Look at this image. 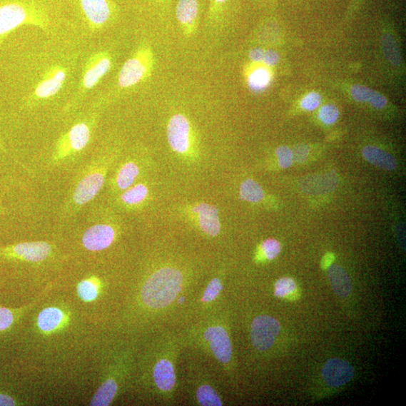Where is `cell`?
<instances>
[{"label": "cell", "instance_id": "1", "mask_svg": "<svg viewBox=\"0 0 406 406\" xmlns=\"http://www.w3.org/2000/svg\"><path fill=\"white\" fill-rule=\"evenodd\" d=\"M201 283L199 270L191 265L163 262L146 274L138 287V313L153 327H160V330L167 321L177 318L186 324Z\"/></svg>", "mask_w": 406, "mask_h": 406}, {"label": "cell", "instance_id": "2", "mask_svg": "<svg viewBox=\"0 0 406 406\" xmlns=\"http://www.w3.org/2000/svg\"><path fill=\"white\" fill-rule=\"evenodd\" d=\"M184 347L181 332L166 328L161 330L145 355L143 381L160 403L174 402L178 387V360Z\"/></svg>", "mask_w": 406, "mask_h": 406}, {"label": "cell", "instance_id": "3", "mask_svg": "<svg viewBox=\"0 0 406 406\" xmlns=\"http://www.w3.org/2000/svg\"><path fill=\"white\" fill-rule=\"evenodd\" d=\"M186 325L185 330L181 332L185 347L211 357L222 372H230L233 367V346L229 318L223 304Z\"/></svg>", "mask_w": 406, "mask_h": 406}, {"label": "cell", "instance_id": "4", "mask_svg": "<svg viewBox=\"0 0 406 406\" xmlns=\"http://www.w3.org/2000/svg\"><path fill=\"white\" fill-rule=\"evenodd\" d=\"M115 158L113 153H102L82 168L67 196L63 209L65 215L76 214L95 199L104 186L106 176Z\"/></svg>", "mask_w": 406, "mask_h": 406}, {"label": "cell", "instance_id": "5", "mask_svg": "<svg viewBox=\"0 0 406 406\" xmlns=\"http://www.w3.org/2000/svg\"><path fill=\"white\" fill-rule=\"evenodd\" d=\"M23 25L46 29L49 19L36 6L23 0H9L0 5V45L9 34Z\"/></svg>", "mask_w": 406, "mask_h": 406}, {"label": "cell", "instance_id": "6", "mask_svg": "<svg viewBox=\"0 0 406 406\" xmlns=\"http://www.w3.org/2000/svg\"><path fill=\"white\" fill-rule=\"evenodd\" d=\"M187 381L191 402L198 406H223V400L215 382L195 360L187 366Z\"/></svg>", "mask_w": 406, "mask_h": 406}, {"label": "cell", "instance_id": "7", "mask_svg": "<svg viewBox=\"0 0 406 406\" xmlns=\"http://www.w3.org/2000/svg\"><path fill=\"white\" fill-rule=\"evenodd\" d=\"M93 125V119L83 120L61 136L54 147L51 163H62L85 150L91 142Z\"/></svg>", "mask_w": 406, "mask_h": 406}, {"label": "cell", "instance_id": "8", "mask_svg": "<svg viewBox=\"0 0 406 406\" xmlns=\"http://www.w3.org/2000/svg\"><path fill=\"white\" fill-rule=\"evenodd\" d=\"M220 270L207 279L191 302L187 321L203 316L223 304V294L225 290V278ZM186 323V324H187Z\"/></svg>", "mask_w": 406, "mask_h": 406}, {"label": "cell", "instance_id": "9", "mask_svg": "<svg viewBox=\"0 0 406 406\" xmlns=\"http://www.w3.org/2000/svg\"><path fill=\"white\" fill-rule=\"evenodd\" d=\"M153 65V55L150 47H140L122 66L118 75L119 87L129 88L138 85L151 75Z\"/></svg>", "mask_w": 406, "mask_h": 406}, {"label": "cell", "instance_id": "10", "mask_svg": "<svg viewBox=\"0 0 406 406\" xmlns=\"http://www.w3.org/2000/svg\"><path fill=\"white\" fill-rule=\"evenodd\" d=\"M53 246L47 242H26L0 247V261L31 263L44 262L53 255Z\"/></svg>", "mask_w": 406, "mask_h": 406}, {"label": "cell", "instance_id": "11", "mask_svg": "<svg viewBox=\"0 0 406 406\" xmlns=\"http://www.w3.org/2000/svg\"><path fill=\"white\" fill-rule=\"evenodd\" d=\"M280 331L281 325L275 318L268 315L255 317L250 328L252 346L258 352L268 351L275 344Z\"/></svg>", "mask_w": 406, "mask_h": 406}, {"label": "cell", "instance_id": "12", "mask_svg": "<svg viewBox=\"0 0 406 406\" xmlns=\"http://www.w3.org/2000/svg\"><path fill=\"white\" fill-rule=\"evenodd\" d=\"M79 5L90 29L97 31L103 29L117 13L113 0H78Z\"/></svg>", "mask_w": 406, "mask_h": 406}, {"label": "cell", "instance_id": "13", "mask_svg": "<svg viewBox=\"0 0 406 406\" xmlns=\"http://www.w3.org/2000/svg\"><path fill=\"white\" fill-rule=\"evenodd\" d=\"M118 236L116 225L108 222H98L83 232L81 243L89 251H101L113 245Z\"/></svg>", "mask_w": 406, "mask_h": 406}, {"label": "cell", "instance_id": "14", "mask_svg": "<svg viewBox=\"0 0 406 406\" xmlns=\"http://www.w3.org/2000/svg\"><path fill=\"white\" fill-rule=\"evenodd\" d=\"M167 139L170 146L179 155H186L191 150L193 143L191 124L188 118L176 114L167 125Z\"/></svg>", "mask_w": 406, "mask_h": 406}, {"label": "cell", "instance_id": "15", "mask_svg": "<svg viewBox=\"0 0 406 406\" xmlns=\"http://www.w3.org/2000/svg\"><path fill=\"white\" fill-rule=\"evenodd\" d=\"M111 65V57L108 52L101 51L92 55L83 70L81 91L86 92L94 88L108 73Z\"/></svg>", "mask_w": 406, "mask_h": 406}, {"label": "cell", "instance_id": "16", "mask_svg": "<svg viewBox=\"0 0 406 406\" xmlns=\"http://www.w3.org/2000/svg\"><path fill=\"white\" fill-rule=\"evenodd\" d=\"M201 13V0H176L174 16L186 34H191L197 29Z\"/></svg>", "mask_w": 406, "mask_h": 406}, {"label": "cell", "instance_id": "17", "mask_svg": "<svg viewBox=\"0 0 406 406\" xmlns=\"http://www.w3.org/2000/svg\"><path fill=\"white\" fill-rule=\"evenodd\" d=\"M66 76L65 68L52 67L37 83L34 92V99L47 100L57 94L62 88Z\"/></svg>", "mask_w": 406, "mask_h": 406}, {"label": "cell", "instance_id": "18", "mask_svg": "<svg viewBox=\"0 0 406 406\" xmlns=\"http://www.w3.org/2000/svg\"><path fill=\"white\" fill-rule=\"evenodd\" d=\"M191 212L198 220L202 233L210 238L217 237L221 230V223L218 208L211 204L203 203L194 205Z\"/></svg>", "mask_w": 406, "mask_h": 406}, {"label": "cell", "instance_id": "19", "mask_svg": "<svg viewBox=\"0 0 406 406\" xmlns=\"http://www.w3.org/2000/svg\"><path fill=\"white\" fill-rule=\"evenodd\" d=\"M322 375L328 385L338 387L351 381L355 375V370L347 361L340 358H332L325 364Z\"/></svg>", "mask_w": 406, "mask_h": 406}, {"label": "cell", "instance_id": "20", "mask_svg": "<svg viewBox=\"0 0 406 406\" xmlns=\"http://www.w3.org/2000/svg\"><path fill=\"white\" fill-rule=\"evenodd\" d=\"M141 173V166L134 159L122 163L111 181V190L121 193L136 183Z\"/></svg>", "mask_w": 406, "mask_h": 406}, {"label": "cell", "instance_id": "21", "mask_svg": "<svg viewBox=\"0 0 406 406\" xmlns=\"http://www.w3.org/2000/svg\"><path fill=\"white\" fill-rule=\"evenodd\" d=\"M328 275L331 286L338 296L346 298L351 294L352 290L351 278L340 265H330Z\"/></svg>", "mask_w": 406, "mask_h": 406}, {"label": "cell", "instance_id": "22", "mask_svg": "<svg viewBox=\"0 0 406 406\" xmlns=\"http://www.w3.org/2000/svg\"><path fill=\"white\" fill-rule=\"evenodd\" d=\"M362 153L364 159L381 169L392 171L397 168L395 158L380 148L368 146L362 149Z\"/></svg>", "mask_w": 406, "mask_h": 406}, {"label": "cell", "instance_id": "23", "mask_svg": "<svg viewBox=\"0 0 406 406\" xmlns=\"http://www.w3.org/2000/svg\"><path fill=\"white\" fill-rule=\"evenodd\" d=\"M148 196V186L144 183H137L121 192L119 199L125 208H136L144 203Z\"/></svg>", "mask_w": 406, "mask_h": 406}, {"label": "cell", "instance_id": "24", "mask_svg": "<svg viewBox=\"0 0 406 406\" xmlns=\"http://www.w3.org/2000/svg\"><path fill=\"white\" fill-rule=\"evenodd\" d=\"M64 318V313L59 308H46L38 316V327L41 331L51 333L63 324Z\"/></svg>", "mask_w": 406, "mask_h": 406}, {"label": "cell", "instance_id": "25", "mask_svg": "<svg viewBox=\"0 0 406 406\" xmlns=\"http://www.w3.org/2000/svg\"><path fill=\"white\" fill-rule=\"evenodd\" d=\"M264 198L261 186L252 179L244 181L240 186V198L250 203H259Z\"/></svg>", "mask_w": 406, "mask_h": 406}, {"label": "cell", "instance_id": "26", "mask_svg": "<svg viewBox=\"0 0 406 406\" xmlns=\"http://www.w3.org/2000/svg\"><path fill=\"white\" fill-rule=\"evenodd\" d=\"M248 81L251 90L261 91L270 85L271 75L268 69L259 68L249 76Z\"/></svg>", "mask_w": 406, "mask_h": 406}, {"label": "cell", "instance_id": "27", "mask_svg": "<svg viewBox=\"0 0 406 406\" xmlns=\"http://www.w3.org/2000/svg\"><path fill=\"white\" fill-rule=\"evenodd\" d=\"M79 298L86 302L95 300L100 294V284L93 278L83 280L78 285Z\"/></svg>", "mask_w": 406, "mask_h": 406}, {"label": "cell", "instance_id": "28", "mask_svg": "<svg viewBox=\"0 0 406 406\" xmlns=\"http://www.w3.org/2000/svg\"><path fill=\"white\" fill-rule=\"evenodd\" d=\"M382 47L387 59L395 66L401 62L400 54L393 37L386 34L382 38Z\"/></svg>", "mask_w": 406, "mask_h": 406}, {"label": "cell", "instance_id": "29", "mask_svg": "<svg viewBox=\"0 0 406 406\" xmlns=\"http://www.w3.org/2000/svg\"><path fill=\"white\" fill-rule=\"evenodd\" d=\"M297 290V284L290 278H282L278 280L274 286V294L277 298H287Z\"/></svg>", "mask_w": 406, "mask_h": 406}, {"label": "cell", "instance_id": "30", "mask_svg": "<svg viewBox=\"0 0 406 406\" xmlns=\"http://www.w3.org/2000/svg\"><path fill=\"white\" fill-rule=\"evenodd\" d=\"M281 244L274 239H268L262 243L260 253L263 259L273 260L275 259L281 252Z\"/></svg>", "mask_w": 406, "mask_h": 406}, {"label": "cell", "instance_id": "31", "mask_svg": "<svg viewBox=\"0 0 406 406\" xmlns=\"http://www.w3.org/2000/svg\"><path fill=\"white\" fill-rule=\"evenodd\" d=\"M18 310L0 306V332L7 331L15 323Z\"/></svg>", "mask_w": 406, "mask_h": 406}, {"label": "cell", "instance_id": "32", "mask_svg": "<svg viewBox=\"0 0 406 406\" xmlns=\"http://www.w3.org/2000/svg\"><path fill=\"white\" fill-rule=\"evenodd\" d=\"M340 116L339 110L333 105L328 104L322 107L319 111V119L327 125L334 123Z\"/></svg>", "mask_w": 406, "mask_h": 406}, {"label": "cell", "instance_id": "33", "mask_svg": "<svg viewBox=\"0 0 406 406\" xmlns=\"http://www.w3.org/2000/svg\"><path fill=\"white\" fill-rule=\"evenodd\" d=\"M351 93L355 101L361 103H370L375 93V91L365 86H355L351 89Z\"/></svg>", "mask_w": 406, "mask_h": 406}, {"label": "cell", "instance_id": "34", "mask_svg": "<svg viewBox=\"0 0 406 406\" xmlns=\"http://www.w3.org/2000/svg\"><path fill=\"white\" fill-rule=\"evenodd\" d=\"M276 156L280 166L283 169L290 167L293 161V151L287 146H281L276 149Z\"/></svg>", "mask_w": 406, "mask_h": 406}, {"label": "cell", "instance_id": "35", "mask_svg": "<svg viewBox=\"0 0 406 406\" xmlns=\"http://www.w3.org/2000/svg\"><path fill=\"white\" fill-rule=\"evenodd\" d=\"M321 103V96L318 93L313 92L307 94L301 102V106L307 111H313L319 107Z\"/></svg>", "mask_w": 406, "mask_h": 406}, {"label": "cell", "instance_id": "36", "mask_svg": "<svg viewBox=\"0 0 406 406\" xmlns=\"http://www.w3.org/2000/svg\"><path fill=\"white\" fill-rule=\"evenodd\" d=\"M310 148L305 145H300L294 148L293 152V160L298 163L304 162L309 156Z\"/></svg>", "mask_w": 406, "mask_h": 406}, {"label": "cell", "instance_id": "37", "mask_svg": "<svg viewBox=\"0 0 406 406\" xmlns=\"http://www.w3.org/2000/svg\"><path fill=\"white\" fill-rule=\"evenodd\" d=\"M370 103L375 108L382 109L387 106V101L383 95L375 91V93Z\"/></svg>", "mask_w": 406, "mask_h": 406}, {"label": "cell", "instance_id": "38", "mask_svg": "<svg viewBox=\"0 0 406 406\" xmlns=\"http://www.w3.org/2000/svg\"><path fill=\"white\" fill-rule=\"evenodd\" d=\"M263 61L268 66H275L279 61V55L273 50L265 51Z\"/></svg>", "mask_w": 406, "mask_h": 406}, {"label": "cell", "instance_id": "39", "mask_svg": "<svg viewBox=\"0 0 406 406\" xmlns=\"http://www.w3.org/2000/svg\"><path fill=\"white\" fill-rule=\"evenodd\" d=\"M264 52L262 49L256 48L250 51L249 57L252 61L261 62L263 60Z\"/></svg>", "mask_w": 406, "mask_h": 406}, {"label": "cell", "instance_id": "40", "mask_svg": "<svg viewBox=\"0 0 406 406\" xmlns=\"http://www.w3.org/2000/svg\"><path fill=\"white\" fill-rule=\"evenodd\" d=\"M16 405H17V402L15 399L8 395L1 393V392H0V405L7 406Z\"/></svg>", "mask_w": 406, "mask_h": 406}, {"label": "cell", "instance_id": "41", "mask_svg": "<svg viewBox=\"0 0 406 406\" xmlns=\"http://www.w3.org/2000/svg\"><path fill=\"white\" fill-rule=\"evenodd\" d=\"M333 258L334 257L332 254L327 255L323 261H322V265H324V268H329L333 260Z\"/></svg>", "mask_w": 406, "mask_h": 406}, {"label": "cell", "instance_id": "42", "mask_svg": "<svg viewBox=\"0 0 406 406\" xmlns=\"http://www.w3.org/2000/svg\"><path fill=\"white\" fill-rule=\"evenodd\" d=\"M4 203H3V198H0V215H1L4 213Z\"/></svg>", "mask_w": 406, "mask_h": 406}, {"label": "cell", "instance_id": "43", "mask_svg": "<svg viewBox=\"0 0 406 406\" xmlns=\"http://www.w3.org/2000/svg\"><path fill=\"white\" fill-rule=\"evenodd\" d=\"M0 148H3V146L1 144H0Z\"/></svg>", "mask_w": 406, "mask_h": 406}]
</instances>
